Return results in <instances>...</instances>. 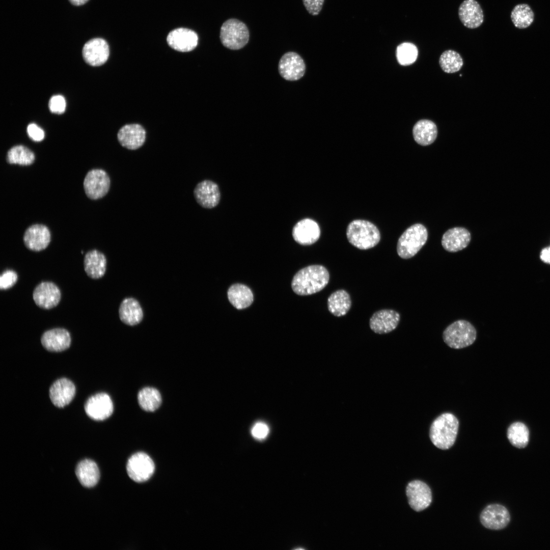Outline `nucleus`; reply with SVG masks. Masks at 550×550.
Listing matches in <instances>:
<instances>
[{"label":"nucleus","mask_w":550,"mask_h":550,"mask_svg":"<svg viewBox=\"0 0 550 550\" xmlns=\"http://www.w3.org/2000/svg\"><path fill=\"white\" fill-rule=\"evenodd\" d=\"M400 314L391 309H383L375 312L370 319L371 330L378 334L389 333L394 330L400 321Z\"/></svg>","instance_id":"f3484780"},{"label":"nucleus","mask_w":550,"mask_h":550,"mask_svg":"<svg viewBox=\"0 0 550 550\" xmlns=\"http://www.w3.org/2000/svg\"><path fill=\"white\" fill-rule=\"evenodd\" d=\"M413 134L415 141L418 144L428 146L433 143L437 137V127L432 121L422 119L415 124Z\"/></svg>","instance_id":"cd10ccee"},{"label":"nucleus","mask_w":550,"mask_h":550,"mask_svg":"<svg viewBox=\"0 0 550 550\" xmlns=\"http://www.w3.org/2000/svg\"><path fill=\"white\" fill-rule=\"evenodd\" d=\"M292 236L298 243L304 245H311L319 239L320 229L315 221L310 218H305L299 221L294 226Z\"/></svg>","instance_id":"a211bd4d"},{"label":"nucleus","mask_w":550,"mask_h":550,"mask_svg":"<svg viewBox=\"0 0 550 550\" xmlns=\"http://www.w3.org/2000/svg\"><path fill=\"white\" fill-rule=\"evenodd\" d=\"M458 15L462 24L468 28L475 29L483 22V10L475 0H465L460 5Z\"/></svg>","instance_id":"b1692460"},{"label":"nucleus","mask_w":550,"mask_h":550,"mask_svg":"<svg viewBox=\"0 0 550 550\" xmlns=\"http://www.w3.org/2000/svg\"><path fill=\"white\" fill-rule=\"evenodd\" d=\"M439 64L444 72L452 73L460 70L463 66V61L457 52L453 50H447L440 56Z\"/></svg>","instance_id":"f704fd0d"},{"label":"nucleus","mask_w":550,"mask_h":550,"mask_svg":"<svg viewBox=\"0 0 550 550\" xmlns=\"http://www.w3.org/2000/svg\"><path fill=\"white\" fill-rule=\"evenodd\" d=\"M50 233L45 226L35 224L25 231L23 242L29 250L39 252L45 249L50 241Z\"/></svg>","instance_id":"412c9836"},{"label":"nucleus","mask_w":550,"mask_h":550,"mask_svg":"<svg viewBox=\"0 0 550 550\" xmlns=\"http://www.w3.org/2000/svg\"><path fill=\"white\" fill-rule=\"evenodd\" d=\"M61 293L59 287L51 282H43L34 289L33 298L36 305L43 309L56 307L60 301Z\"/></svg>","instance_id":"ddd939ff"},{"label":"nucleus","mask_w":550,"mask_h":550,"mask_svg":"<svg viewBox=\"0 0 550 550\" xmlns=\"http://www.w3.org/2000/svg\"><path fill=\"white\" fill-rule=\"evenodd\" d=\"M228 297L230 303L239 310L249 307L254 299L251 290L241 284L232 285L228 289Z\"/></svg>","instance_id":"c756f323"},{"label":"nucleus","mask_w":550,"mask_h":550,"mask_svg":"<svg viewBox=\"0 0 550 550\" xmlns=\"http://www.w3.org/2000/svg\"><path fill=\"white\" fill-rule=\"evenodd\" d=\"M540 258L544 262L550 264V247L546 248L542 251Z\"/></svg>","instance_id":"79ce46f5"},{"label":"nucleus","mask_w":550,"mask_h":550,"mask_svg":"<svg viewBox=\"0 0 550 550\" xmlns=\"http://www.w3.org/2000/svg\"><path fill=\"white\" fill-rule=\"evenodd\" d=\"M66 100L61 95L52 96L49 101V108L51 112L56 114L63 113L66 108Z\"/></svg>","instance_id":"4c0bfd02"},{"label":"nucleus","mask_w":550,"mask_h":550,"mask_svg":"<svg viewBox=\"0 0 550 550\" xmlns=\"http://www.w3.org/2000/svg\"><path fill=\"white\" fill-rule=\"evenodd\" d=\"M110 183V178L105 171L92 170L87 174L84 181L85 193L91 199L101 198L108 193Z\"/></svg>","instance_id":"6e6552de"},{"label":"nucleus","mask_w":550,"mask_h":550,"mask_svg":"<svg viewBox=\"0 0 550 550\" xmlns=\"http://www.w3.org/2000/svg\"><path fill=\"white\" fill-rule=\"evenodd\" d=\"M82 54L85 61L92 66L104 64L109 55L107 42L101 38H95L87 41L83 46Z\"/></svg>","instance_id":"f8f14e48"},{"label":"nucleus","mask_w":550,"mask_h":550,"mask_svg":"<svg viewBox=\"0 0 550 550\" xmlns=\"http://www.w3.org/2000/svg\"><path fill=\"white\" fill-rule=\"evenodd\" d=\"M118 140L124 147L135 150L140 148L146 139L144 128L138 124H127L123 126L118 133Z\"/></svg>","instance_id":"4be33fe9"},{"label":"nucleus","mask_w":550,"mask_h":550,"mask_svg":"<svg viewBox=\"0 0 550 550\" xmlns=\"http://www.w3.org/2000/svg\"><path fill=\"white\" fill-rule=\"evenodd\" d=\"M18 276L13 270L8 269L3 272L0 277V288L6 290L11 288L17 282Z\"/></svg>","instance_id":"e433bc0d"},{"label":"nucleus","mask_w":550,"mask_h":550,"mask_svg":"<svg viewBox=\"0 0 550 550\" xmlns=\"http://www.w3.org/2000/svg\"><path fill=\"white\" fill-rule=\"evenodd\" d=\"M251 432L252 435L256 439H262L267 436L269 428L265 423L258 422L253 426Z\"/></svg>","instance_id":"ea45409f"},{"label":"nucleus","mask_w":550,"mask_h":550,"mask_svg":"<svg viewBox=\"0 0 550 550\" xmlns=\"http://www.w3.org/2000/svg\"><path fill=\"white\" fill-rule=\"evenodd\" d=\"M327 308L329 312L337 317L347 314L350 310L351 301L348 293L343 289L338 290L327 298Z\"/></svg>","instance_id":"c85d7f7f"},{"label":"nucleus","mask_w":550,"mask_h":550,"mask_svg":"<svg viewBox=\"0 0 550 550\" xmlns=\"http://www.w3.org/2000/svg\"><path fill=\"white\" fill-rule=\"evenodd\" d=\"M138 400L143 409L147 411H154L160 405L161 397L159 392L155 388L145 387L139 391Z\"/></svg>","instance_id":"7c9ffc66"},{"label":"nucleus","mask_w":550,"mask_h":550,"mask_svg":"<svg viewBox=\"0 0 550 550\" xmlns=\"http://www.w3.org/2000/svg\"><path fill=\"white\" fill-rule=\"evenodd\" d=\"M324 0H302L304 6L309 14L318 15L322 9Z\"/></svg>","instance_id":"58836bf2"},{"label":"nucleus","mask_w":550,"mask_h":550,"mask_svg":"<svg viewBox=\"0 0 550 550\" xmlns=\"http://www.w3.org/2000/svg\"><path fill=\"white\" fill-rule=\"evenodd\" d=\"M428 238L426 227L416 224L408 227L399 237L397 245L398 256L404 259L414 257L424 245Z\"/></svg>","instance_id":"20e7f679"},{"label":"nucleus","mask_w":550,"mask_h":550,"mask_svg":"<svg viewBox=\"0 0 550 550\" xmlns=\"http://www.w3.org/2000/svg\"><path fill=\"white\" fill-rule=\"evenodd\" d=\"M471 239L470 232L462 227H454L447 230L443 235L442 245L449 252H457L465 249Z\"/></svg>","instance_id":"5701e85b"},{"label":"nucleus","mask_w":550,"mask_h":550,"mask_svg":"<svg viewBox=\"0 0 550 550\" xmlns=\"http://www.w3.org/2000/svg\"><path fill=\"white\" fill-rule=\"evenodd\" d=\"M75 394V387L74 383L66 378L57 380L49 389V397L52 403L60 408L70 403Z\"/></svg>","instance_id":"6ab92c4d"},{"label":"nucleus","mask_w":550,"mask_h":550,"mask_svg":"<svg viewBox=\"0 0 550 550\" xmlns=\"http://www.w3.org/2000/svg\"><path fill=\"white\" fill-rule=\"evenodd\" d=\"M507 435L510 443L517 448H524L529 443V429L521 422H517L511 424L508 428Z\"/></svg>","instance_id":"473e14b6"},{"label":"nucleus","mask_w":550,"mask_h":550,"mask_svg":"<svg viewBox=\"0 0 550 550\" xmlns=\"http://www.w3.org/2000/svg\"><path fill=\"white\" fill-rule=\"evenodd\" d=\"M129 477L137 482H143L150 479L155 470L154 463L151 457L144 452H137L128 460L126 466Z\"/></svg>","instance_id":"0eeeda50"},{"label":"nucleus","mask_w":550,"mask_h":550,"mask_svg":"<svg viewBox=\"0 0 550 550\" xmlns=\"http://www.w3.org/2000/svg\"><path fill=\"white\" fill-rule=\"evenodd\" d=\"M219 38L222 44L227 48L238 50L243 48L249 40V32L246 25L234 18L225 21L220 30Z\"/></svg>","instance_id":"423d86ee"},{"label":"nucleus","mask_w":550,"mask_h":550,"mask_svg":"<svg viewBox=\"0 0 550 550\" xmlns=\"http://www.w3.org/2000/svg\"><path fill=\"white\" fill-rule=\"evenodd\" d=\"M459 427V422L451 413H446L437 417L432 423L429 437L437 448L447 450L454 444Z\"/></svg>","instance_id":"f03ea898"},{"label":"nucleus","mask_w":550,"mask_h":550,"mask_svg":"<svg viewBox=\"0 0 550 550\" xmlns=\"http://www.w3.org/2000/svg\"><path fill=\"white\" fill-rule=\"evenodd\" d=\"M27 132L29 136L35 142L41 141L45 135L43 130L34 123H31L28 126Z\"/></svg>","instance_id":"a19ab883"},{"label":"nucleus","mask_w":550,"mask_h":550,"mask_svg":"<svg viewBox=\"0 0 550 550\" xmlns=\"http://www.w3.org/2000/svg\"><path fill=\"white\" fill-rule=\"evenodd\" d=\"M406 493L410 507L420 512L428 507L432 502V493L429 487L424 482L414 480L407 485Z\"/></svg>","instance_id":"9d476101"},{"label":"nucleus","mask_w":550,"mask_h":550,"mask_svg":"<svg viewBox=\"0 0 550 550\" xmlns=\"http://www.w3.org/2000/svg\"><path fill=\"white\" fill-rule=\"evenodd\" d=\"M106 259L101 252L96 250L88 252L84 260V269L88 276L93 279L102 278L106 268Z\"/></svg>","instance_id":"393cba45"},{"label":"nucleus","mask_w":550,"mask_h":550,"mask_svg":"<svg viewBox=\"0 0 550 550\" xmlns=\"http://www.w3.org/2000/svg\"><path fill=\"white\" fill-rule=\"evenodd\" d=\"M510 519V514L507 509L499 504L487 506L480 515V521L482 525L491 530H499L504 529L508 525Z\"/></svg>","instance_id":"4468645a"},{"label":"nucleus","mask_w":550,"mask_h":550,"mask_svg":"<svg viewBox=\"0 0 550 550\" xmlns=\"http://www.w3.org/2000/svg\"><path fill=\"white\" fill-rule=\"evenodd\" d=\"M119 315L120 320L124 323L134 326L140 323L143 318V309L135 299L126 298L121 302Z\"/></svg>","instance_id":"a878e982"},{"label":"nucleus","mask_w":550,"mask_h":550,"mask_svg":"<svg viewBox=\"0 0 550 550\" xmlns=\"http://www.w3.org/2000/svg\"><path fill=\"white\" fill-rule=\"evenodd\" d=\"M194 195L197 202L205 208H212L219 202L221 193L217 184L209 180H204L196 186Z\"/></svg>","instance_id":"dca6fc26"},{"label":"nucleus","mask_w":550,"mask_h":550,"mask_svg":"<svg viewBox=\"0 0 550 550\" xmlns=\"http://www.w3.org/2000/svg\"><path fill=\"white\" fill-rule=\"evenodd\" d=\"M75 474L81 485L86 487H92L96 485L100 478L99 470L97 464L94 461L88 459L78 463Z\"/></svg>","instance_id":"bb28decb"},{"label":"nucleus","mask_w":550,"mask_h":550,"mask_svg":"<svg viewBox=\"0 0 550 550\" xmlns=\"http://www.w3.org/2000/svg\"><path fill=\"white\" fill-rule=\"evenodd\" d=\"M510 17L516 28L523 29L529 27L532 23L534 14L528 4H520L513 8Z\"/></svg>","instance_id":"2f4dec72"},{"label":"nucleus","mask_w":550,"mask_h":550,"mask_svg":"<svg viewBox=\"0 0 550 550\" xmlns=\"http://www.w3.org/2000/svg\"><path fill=\"white\" fill-rule=\"evenodd\" d=\"M476 336L475 327L465 320H458L453 322L446 328L443 335L445 343L454 349L470 346L476 340Z\"/></svg>","instance_id":"39448f33"},{"label":"nucleus","mask_w":550,"mask_h":550,"mask_svg":"<svg viewBox=\"0 0 550 550\" xmlns=\"http://www.w3.org/2000/svg\"><path fill=\"white\" fill-rule=\"evenodd\" d=\"M7 160L9 163L28 166L34 162L35 155L27 147L17 145L13 147L8 151Z\"/></svg>","instance_id":"72a5a7b5"},{"label":"nucleus","mask_w":550,"mask_h":550,"mask_svg":"<svg viewBox=\"0 0 550 550\" xmlns=\"http://www.w3.org/2000/svg\"><path fill=\"white\" fill-rule=\"evenodd\" d=\"M418 55L417 47L411 43L404 42L397 47V59L401 65L407 66L412 64L416 61Z\"/></svg>","instance_id":"c9c22d12"},{"label":"nucleus","mask_w":550,"mask_h":550,"mask_svg":"<svg viewBox=\"0 0 550 550\" xmlns=\"http://www.w3.org/2000/svg\"><path fill=\"white\" fill-rule=\"evenodd\" d=\"M167 41L173 49L180 52H188L197 46L198 37L194 31L180 28L171 31L167 36Z\"/></svg>","instance_id":"2eb2a0df"},{"label":"nucleus","mask_w":550,"mask_h":550,"mask_svg":"<svg viewBox=\"0 0 550 550\" xmlns=\"http://www.w3.org/2000/svg\"><path fill=\"white\" fill-rule=\"evenodd\" d=\"M74 6H79L85 4L89 0H68Z\"/></svg>","instance_id":"37998d69"},{"label":"nucleus","mask_w":550,"mask_h":550,"mask_svg":"<svg viewBox=\"0 0 550 550\" xmlns=\"http://www.w3.org/2000/svg\"><path fill=\"white\" fill-rule=\"evenodd\" d=\"M85 410L91 419L102 421L109 418L114 410L112 400L105 393H99L91 396L86 402Z\"/></svg>","instance_id":"1a4fd4ad"},{"label":"nucleus","mask_w":550,"mask_h":550,"mask_svg":"<svg viewBox=\"0 0 550 550\" xmlns=\"http://www.w3.org/2000/svg\"><path fill=\"white\" fill-rule=\"evenodd\" d=\"M346 235L350 243L360 250L371 249L380 239L377 227L370 222L363 219L350 222L347 228Z\"/></svg>","instance_id":"7ed1b4c3"},{"label":"nucleus","mask_w":550,"mask_h":550,"mask_svg":"<svg viewBox=\"0 0 550 550\" xmlns=\"http://www.w3.org/2000/svg\"><path fill=\"white\" fill-rule=\"evenodd\" d=\"M303 59L297 53L288 52L281 58L278 65L280 75L285 79L295 81L301 78L305 72Z\"/></svg>","instance_id":"9b49d317"},{"label":"nucleus","mask_w":550,"mask_h":550,"mask_svg":"<svg viewBox=\"0 0 550 550\" xmlns=\"http://www.w3.org/2000/svg\"><path fill=\"white\" fill-rule=\"evenodd\" d=\"M71 341L69 332L63 328H55L45 332L41 336V342L46 350L60 352L68 349Z\"/></svg>","instance_id":"aec40b11"},{"label":"nucleus","mask_w":550,"mask_h":550,"mask_svg":"<svg viewBox=\"0 0 550 550\" xmlns=\"http://www.w3.org/2000/svg\"><path fill=\"white\" fill-rule=\"evenodd\" d=\"M329 279V272L324 266L312 265L301 269L295 274L291 287L298 295H311L324 288Z\"/></svg>","instance_id":"f257e3e1"}]
</instances>
